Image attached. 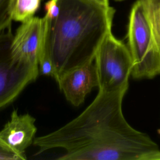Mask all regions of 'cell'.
<instances>
[{"mask_svg":"<svg viewBox=\"0 0 160 160\" xmlns=\"http://www.w3.org/2000/svg\"><path fill=\"white\" fill-rule=\"evenodd\" d=\"M11 27L0 33V109L12 102L39 75V66L14 57Z\"/></svg>","mask_w":160,"mask_h":160,"instance_id":"5b68a950","label":"cell"},{"mask_svg":"<svg viewBox=\"0 0 160 160\" xmlns=\"http://www.w3.org/2000/svg\"><path fill=\"white\" fill-rule=\"evenodd\" d=\"M99 90L114 91L129 87L132 71L130 52L121 41L109 32L101 44L94 58Z\"/></svg>","mask_w":160,"mask_h":160,"instance_id":"277c9868","label":"cell"},{"mask_svg":"<svg viewBox=\"0 0 160 160\" xmlns=\"http://www.w3.org/2000/svg\"><path fill=\"white\" fill-rule=\"evenodd\" d=\"M128 88L99 92L76 118L56 131L35 138L37 154L61 148V160L160 159L158 144L133 128L122 111Z\"/></svg>","mask_w":160,"mask_h":160,"instance_id":"6da1fadb","label":"cell"},{"mask_svg":"<svg viewBox=\"0 0 160 160\" xmlns=\"http://www.w3.org/2000/svg\"><path fill=\"white\" fill-rule=\"evenodd\" d=\"M58 12L45 17L54 79L94 60L111 31L115 10L94 0H56Z\"/></svg>","mask_w":160,"mask_h":160,"instance_id":"7a4b0ae2","label":"cell"},{"mask_svg":"<svg viewBox=\"0 0 160 160\" xmlns=\"http://www.w3.org/2000/svg\"><path fill=\"white\" fill-rule=\"evenodd\" d=\"M113 1H122L123 0H113Z\"/></svg>","mask_w":160,"mask_h":160,"instance_id":"5bb4252c","label":"cell"},{"mask_svg":"<svg viewBox=\"0 0 160 160\" xmlns=\"http://www.w3.org/2000/svg\"><path fill=\"white\" fill-rule=\"evenodd\" d=\"M16 0H0V33L11 27Z\"/></svg>","mask_w":160,"mask_h":160,"instance_id":"8fae6325","label":"cell"},{"mask_svg":"<svg viewBox=\"0 0 160 160\" xmlns=\"http://www.w3.org/2000/svg\"><path fill=\"white\" fill-rule=\"evenodd\" d=\"M145 12L152 34L160 46V0H138Z\"/></svg>","mask_w":160,"mask_h":160,"instance_id":"9c48e42d","label":"cell"},{"mask_svg":"<svg viewBox=\"0 0 160 160\" xmlns=\"http://www.w3.org/2000/svg\"><path fill=\"white\" fill-rule=\"evenodd\" d=\"M127 38L133 65L131 76L136 79H149L160 74V46L138 0L130 11Z\"/></svg>","mask_w":160,"mask_h":160,"instance_id":"3957f363","label":"cell"},{"mask_svg":"<svg viewBox=\"0 0 160 160\" xmlns=\"http://www.w3.org/2000/svg\"><path fill=\"white\" fill-rule=\"evenodd\" d=\"M57 83L66 99L72 105L79 106L92 89L98 87L94 60L65 73Z\"/></svg>","mask_w":160,"mask_h":160,"instance_id":"52a82bcc","label":"cell"},{"mask_svg":"<svg viewBox=\"0 0 160 160\" xmlns=\"http://www.w3.org/2000/svg\"><path fill=\"white\" fill-rule=\"evenodd\" d=\"M46 32V19L32 17L17 29L11 42V52L16 59L38 65Z\"/></svg>","mask_w":160,"mask_h":160,"instance_id":"8992f818","label":"cell"},{"mask_svg":"<svg viewBox=\"0 0 160 160\" xmlns=\"http://www.w3.org/2000/svg\"><path fill=\"white\" fill-rule=\"evenodd\" d=\"M35 118L28 113L19 114L14 110L11 118L0 131V139L16 154L26 159L24 151L33 143L37 131Z\"/></svg>","mask_w":160,"mask_h":160,"instance_id":"ba28073f","label":"cell"},{"mask_svg":"<svg viewBox=\"0 0 160 160\" xmlns=\"http://www.w3.org/2000/svg\"><path fill=\"white\" fill-rule=\"evenodd\" d=\"M94 1L104 6H109V0H94Z\"/></svg>","mask_w":160,"mask_h":160,"instance_id":"4fadbf2b","label":"cell"},{"mask_svg":"<svg viewBox=\"0 0 160 160\" xmlns=\"http://www.w3.org/2000/svg\"><path fill=\"white\" fill-rule=\"evenodd\" d=\"M41 0H16L12 12L13 21L24 22L34 16L40 6Z\"/></svg>","mask_w":160,"mask_h":160,"instance_id":"30bf717a","label":"cell"},{"mask_svg":"<svg viewBox=\"0 0 160 160\" xmlns=\"http://www.w3.org/2000/svg\"><path fill=\"white\" fill-rule=\"evenodd\" d=\"M0 160H22V159L7 147L0 139Z\"/></svg>","mask_w":160,"mask_h":160,"instance_id":"7c38bea8","label":"cell"}]
</instances>
